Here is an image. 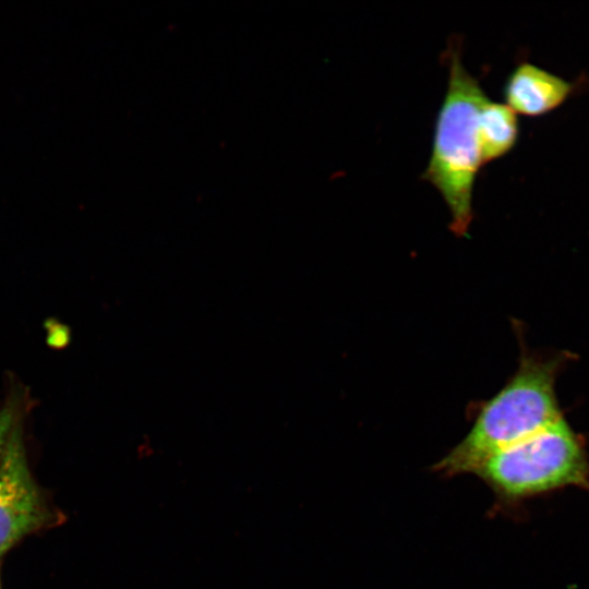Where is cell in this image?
Listing matches in <instances>:
<instances>
[{
  "mask_svg": "<svg viewBox=\"0 0 589 589\" xmlns=\"http://www.w3.org/2000/svg\"><path fill=\"white\" fill-rule=\"evenodd\" d=\"M447 92L438 110L432 153L421 179L442 195L449 213V229L465 237L473 218L472 192L483 166L480 142V110L488 99L477 79L464 67L460 44L446 50Z\"/></svg>",
  "mask_w": 589,
  "mask_h": 589,
  "instance_id": "6da1fadb",
  "label": "cell"
},
{
  "mask_svg": "<svg viewBox=\"0 0 589 589\" xmlns=\"http://www.w3.org/2000/svg\"><path fill=\"white\" fill-rule=\"evenodd\" d=\"M558 360L524 354L515 375L484 402L466 436L434 469L446 476L474 470L493 454L562 419L555 392Z\"/></svg>",
  "mask_w": 589,
  "mask_h": 589,
  "instance_id": "7a4b0ae2",
  "label": "cell"
},
{
  "mask_svg": "<svg viewBox=\"0 0 589 589\" xmlns=\"http://www.w3.org/2000/svg\"><path fill=\"white\" fill-rule=\"evenodd\" d=\"M473 473L498 496L508 500L588 482L581 445L563 418L493 454Z\"/></svg>",
  "mask_w": 589,
  "mask_h": 589,
  "instance_id": "3957f363",
  "label": "cell"
},
{
  "mask_svg": "<svg viewBox=\"0 0 589 589\" xmlns=\"http://www.w3.org/2000/svg\"><path fill=\"white\" fill-rule=\"evenodd\" d=\"M56 519L31 471L22 418L0 456V557L23 538L51 526Z\"/></svg>",
  "mask_w": 589,
  "mask_h": 589,
  "instance_id": "277c9868",
  "label": "cell"
},
{
  "mask_svg": "<svg viewBox=\"0 0 589 589\" xmlns=\"http://www.w3.org/2000/svg\"><path fill=\"white\" fill-rule=\"evenodd\" d=\"M574 88L565 79L525 61L508 75L503 95L516 115L538 117L561 106Z\"/></svg>",
  "mask_w": 589,
  "mask_h": 589,
  "instance_id": "5b68a950",
  "label": "cell"
},
{
  "mask_svg": "<svg viewBox=\"0 0 589 589\" xmlns=\"http://www.w3.org/2000/svg\"><path fill=\"white\" fill-rule=\"evenodd\" d=\"M517 115L505 104L486 99L480 110V142L483 164L501 158L516 145Z\"/></svg>",
  "mask_w": 589,
  "mask_h": 589,
  "instance_id": "8992f818",
  "label": "cell"
},
{
  "mask_svg": "<svg viewBox=\"0 0 589 589\" xmlns=\"http://www.w3.org/2000/svg\"><path fill=\"white\" fill-rule=\"evenodd\" d=\"M23 410L21 392H12L0 408V456L14 425L23 418Z\"/></svg>",
  "mask_w": 589,
  "mask_h": 589,
  "instance_id": "52a82bcc",
  "label": "cell"
},
{
  "mask_svg": "<svg viewBox=\"0 0 589 589\" xmlns=\"http://www.w3.org/2000/svg\"><path fill=\"white\" fill-rule=\"evenodd\" d=\"M0 589H1V586H0Z\"/></svg>",
  "mask_w": 589,
  "mask_h": 589,
  "instance_id": "ba28073f",
  "label": "cell"
}]
</instances>
